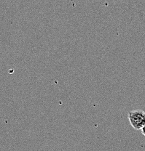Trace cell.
Wrapping results in <instances>:
<instances>
[{
	"instance_id": "obj_1",
	"label": "cell",
	"mask_w": 145,
	"mask_h": 151,
	"mask_svg": "<svg viewBox=\"0 0 145 151\" xmlns=\"http://www.w3.org/2000/svg\"><path fill=\"white\" fill-rule=\"evenodd\" d=\"M128 121L130 125L135 130H141L145 125V112L141 110H135L128 112Z\"/></svg>"
},
{
	"instance_id": "obj_2",
	"label": "cell",
	"mask_w": 145,
	"mask_h": 151,
	"mask_svg": "<svg viewBox=\"0 0 145 151\" xmlns=\"http://www.w3.org/2000/svg\"><path fill=\"white\" fill-rule=\"evenodd\" d=\"M141 133L143 134V135H144V136H145V125L142 127V128H141Z\"/></svg>"
}]
</instances>
